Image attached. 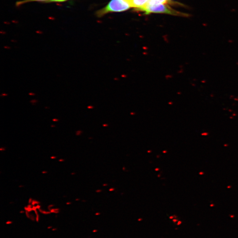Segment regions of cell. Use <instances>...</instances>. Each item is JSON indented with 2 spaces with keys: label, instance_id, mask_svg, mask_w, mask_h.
I'll return each instance as SVG.
<instances>
[{
  "label": "cell",
  "instance_id": "6da1fadb",
  "mask_svg": "<svg viewBox=\"0 0 238 238\" xmlns=\"http://www.w3.org/2000/svg\"><path fill=\"white\" fill-rule=\"evenodd\" d=\"M141 11H145L147 14L151 13H163L182 17H188L190 16L189 14L177 11L172 9L167 5L159 3H148L146 6Z\"/></svg>",
  "mask_w": 238,
  "mask_h": 238
},
{
  "label": "cell",
  "instance_id": "7a4b0ae2",
  "mask_svg": "<svg viewBox=\"0 0 238 238\" xmlns=\"http://www.w3.org/2000/svg\"><path fill=\"white\" fill-rule=\"evenodd\" d=\"M130 8L131 6L127 0H112L104 8L97 11L96 15L100 18L110 12L125 11Z\"/></svg>",
  "mask_w": 238,
  "mask_h": 238
},
{
  "label": "cell",
  "instance_id": "3957f363",
  "mask_svg": "<svg viewBox=\"0 0 238 238\" xmlns=\"http://www.w3.org/2000/svg\"><path fill=\"white\" fill-rule=\"evenodd\" d=\"M132 8L141 11L147 5L149 0H127Z\"/></svg>",
  "mask_w": 238,
  "mask_h": 238
},
{
  "label": "cell",
  "instance_id": "277c9868",
  "mask_svg": "<svg viewBox=\"0 0 238 238\" xmlns=\"http://www.w3.org/2000/svg\"><path fill=\"white\" fill-rule=\"evenodd\" d=\"M49 0H22V1H20L16 2V6L18 7L21 5H24V4H26V3H29V2H44V3H48Z\"/></svg>",
  "mask_w": 238,
  "mask_h": 238
},
{
  "label": "cell",
  "instance_id": "5b68a950",
  "mask_svg": "<svg viewBox=\"0 0 238 238\" xmlns=\"http://www.w3.org/2000/svg\"><path fill=\"white\" fill-rule=\"evenodd\" d=\"M168 1L169 0H149L148 3L166 4Z\"/></svg>",
  "mask_w": 238,
  "mask_h": 238
},
{
  "label": "cell",
  "instance_id": "8992f818",
  "mask_svg": "<svg viewBox=\"0 0 238 238\" xmlns=\"http://www.w3.org/2000/svg\"><path fill=\"white\" fill-rule=\"evenodd\" d=\"M68 0H49L48 3L49 2H63L67 1Z\"/></svg>",
  "mask_w": 238,
  "mask_h": 238
}]
</instances>
